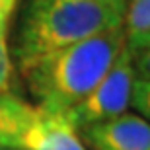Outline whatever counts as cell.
Returning a JSON list of instances; mask_svg holds the SVG:
<instances>
[{
  "label": "cell",
  "mask_w": 150,
  "mask_h": 150,
  "mask_svg": "<svg viewBox=\"0 0 150 150\" xmlns=\"http://www.w3.org/2000/svg\"><path fill=\"white\" fill-rule=\"evenodd\" d=\"M8 51L18 68L82 39L121 28L125 8L101 0H20Z\"/></svg>",
  "instance_id": "2"
},
{
  "label": "cell",
  "mask_w": 150,
  "mask_h": 150,
  "mask_svg": "<svg viewBox=\"0 0 150 150\" xmlns=\"http://www.w3.org/2000/svg\"><path fill=\"white\" fill-rule=\"evenodd\" d=\"M127 45L125 29L113 28L62 47L18 68L29 100L53 113H64L105 76Z\"/></svg>",
  "instance_id": "1"
},
{
  "label": "cell",
  "mask_w": 150,
  "mask_h": 150,
  "mask_svg": "<svg viewBox=\"0 0 150 150\" xmlns=\"http://www.w3.org/2000/svg\"><path fill=\"white\" fill-rule=\"evenodd\" d=\"M12 68H14V64H12L10 51H8V39L4 35H0V94L10 92Z\"/></svg>",
  "instance_id": "9"
},
{
  "label": "cell",
  "mask_w": 150,
  "mask_h": 150,
  "mask_svg": "<svg viewBox=\"0 0 150 150\" xmlns=\"http://www.w3.org/2000/svg\"><path fill=\"white\" fill-rule=\"evenodd\" d=\"M131 107L142 119L150 123V80H134L133 94H131Z\"/></svg>",
  "instance_id": "7"
},
{
  "label": "cell",
  "mask_w": 150,
  "mask_h": 150,
  "mask_svg": "<svg viewBox=\"0 0 150 150\" xmlns=\"http://www.w3.org/2000/svg\"><path fill=\"white\" fill-rule=\"evenodd\" d=\"M88 150H150V123L139 113H123L78 131Z\"/></svg>",
  "instance_id": "5"
},
{
  "label": "cell",
  "mask_w": 150,
  "mask_h": 150,
  "mask_svg": "<svg viewBox=\"0 0 150 150\" xmlns=\"http://www.w3.org/2000/svg\"><path fill=\"white\" fill-rule=\"evenodd\" d=\"M20 0H0V35H4L8 39L10 33V25H12V16L18 8Z\"/></svg>",
  "instance_id": "10"
},
{
  "label": "cell",
  "mask_w": 150,
  "mask_h": 150,
  "mask_svg": "<svg viewBox=\"0 0 150 150\" xmlns=\"http://www.w3.org/2000/svg\"><path fill=\"white\" fill-rule=\"evenodd\" d=\"M134 80L137 76L133 70L131 55L125 45V49L119 53L105 76L96 84L94 90L80 103H76L64 113V119L78 133L80 129L88 125L107 121L127 113L131 109V94H133Z\"/></svg>",
  "instance_id": "4"
},
{
  "label": "cell",
  "mask_w": 150,
  "mask_h": 150,
  "mask_svg": "<svg viewBox=\"0 0 150 150\" xmlns=\"http://www.w3.org/2000/svg\"><path fill=\"white\" fill-rule=\"evenodd\" d=\"M125 2H127V0H125Z\"/></svg>",
  "instance_id": "13"
},
{
  "label": "cell",
  "mask_w": 150,
  "mask_h": 150,
  "mask_svg": "<svg viewBox=\"0 0 150 150\" xmlns=\"http://www.w3.org/2000/svg\"><path fill=\"white\" fill-rule=\"evenodd\" d=\"M0 148L88 150L64 115L47 111L14 92L0 94Z\"/></svg>",
  "instance_id": "3"
},
{
  "label": "cell",
  "mask_w": 150,
  "mask_h": 150,
  "mask_svg": "<svg viewBox=\"0 0 150 150\" xmlns=\"http://www.w3.org/2000/svg\"><path fill=\"white\" fill-rule=\"evenodd\" d=\"M0 150H4V148H0Z\"/></svg>",
  "instance_id": "12"
},
{
  "label": "cell",
  "mask_w": 150,
  "mask_h": 150,
  "mask_svg": "<svg viewBox=\"0 0 150 150\" xmlns=\"http://www.w3.org/2000/svg\"><path fill=\"white\" fill-rule=\"evenodd\" d=\"M129 55H131L134 76L139 80H150V43L129 49Z\"/></svg>",
  "instance_id": "8"
},
{
  "label": "cell",
  "mask_w": 150,
  "mask_h": 150,
  "mask_svg": "<svg viewBox=\"0 0 150 150\" xmlns=\"http://www.w3.org/2000/svg\"><path fill=\"white\" fill-rule=\"evenodd\" d=\"M123 29L129 49L150 43V0H127Z\"/></svg>",
  "instance_id": "6"
},
{
  "label": "cell",
  "mask_w": 150,
  "mask_h": 150,
  "mask_svg": "<svg viewBox=\"0 0 150 150\" xmlns=\"http://www.w3.org/2000/svg\"><path fill=\"white\" fill-rule=\"evenodd\" d=\"M101 2H107V4L119 6V8H127V2H125V0H101Z\"/></svg>",
  "instance_id": "11"
}]
</instances>
